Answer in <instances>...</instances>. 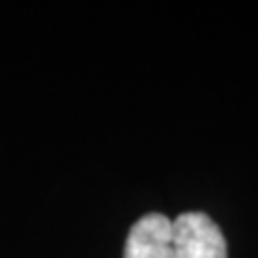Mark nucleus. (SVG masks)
<instances>
[{
  "label": "nucleus",
  "instance_id": "nucleus-1",
  "mask_svg": "<svg viewBox=\"0 0 258 258\" xmlns=\"http://www.w3.org/2000/svg\"><path fill=\"white\" fill-rule=\"evenodd\" d=\"M172 258H228L222 228L207 213L176 215L172 220Z\"/></svg>",
  "mask_w": 258,
  "mask_h": 258
},
{
  "label": "nucleus",
  "instance_id": "nucleus-2",
  "mask_svg": "<svg viewBox=\"0 0 258 258\" xmlns=\"http://www.w3.org/2000/svg\"><path fill=\"white\" fill-rule=\"evenodd\" d=\"M123 258H172V220L149 213L132 226Z\"/></svg>",
  "mask_w": 258,
  "mask_h": 258
}]
</instances>
